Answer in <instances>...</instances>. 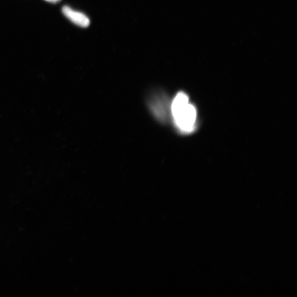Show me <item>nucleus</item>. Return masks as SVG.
Segmentation results:
<instances>
[{
  "label": "nucleus",
  "mask_w": 297,
  "mask_h": 297,
  "mask_svg": "<svg viewBox=\"0 0 297 297\" xmlns=\"http://www.w3.org/2000/svg\"><path fill=\"white\" fill-rule=\"evenodd\" d=\"M62 11L65 16L77 26L82 28L88 27L89 26L90 19L82 12L74 10L67 6H64Z\"/></svg>",
  "instance_id": "f03ea898"
},
{
  "label": "nucleus",
  "mask_w": 297,
  "mask_h": 297,
  "mask_svg": "<svg viewBox=\"0 0 297 297\" xmlns=\"http://www.w3.org/2000/svg\"><path fill=\"white\" fill-rule=\"evenodd\" d=\"M171 113L176 125L184 133H190L196 127L197 113L187 95L180 92L176 95L171 104Z\"/></svg>",
  "instance_id": "f257e3e1"
},
{
  "label": "nucleus",
  "mask_w": 297,
  "mask_h": 297,
  "mask_svg": "<svg viewBox=\"0 0 297 297\" xmlns=\"http://www.w3.org/2000/svg\"><path fill=\"white\" fill-rule=\"evenodd\" d=\"M45 1L51 3H57L60 1L61 0H45Z\"/></svg>",
  "instance_id": "7ed1b4c3"
}]
</instances>
